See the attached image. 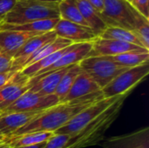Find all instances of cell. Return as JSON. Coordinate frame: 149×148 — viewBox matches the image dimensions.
I'll use <instances>...</instances> for the list:
<instances>
[{
	"label": "cell",
	"mask_w": 149,
	"mask_h": 148,
	"mask_svg": "<svg viewBox=\"0 0 149 148\" xmlns=\"http://www.w3.org/2000/svg\"><path fill=\"white\" fill-rule=\"evenodd\" d=\"M102 92H98L81 99L68 102H60L44 111L42 114L32 120L13 134L33 132H53L67 124L76 114L89 105L103 99ZM11 135V134H10Z\"/></svg>",
	"instance_id": "6da1fadb"
},
{
	"label": "cell",
	"mask_w": 149,
	"mask_h": 148,
	"mask_svg": "<svg viewBox=\"0 0 149 148\" xmlns=\"http://www.w3.org/2000/svg\"><path fill=\"white\" fill-rule=\"evenodd\" d=\"M128 94L121 95L99 117L90 122L81 131L71 136L69 142L63 148H86L95 146L103 140L106 132L118 118L123 103Z\"/></svg>",
	"instance_id": "7a4b0ae2"
},
{
	"label": "cell",
	"mask_w": 149,
	"mask_h": 148,
	"mask_svg": "<svg viewBox=\"0 0 149 148\" xmlns=\"http://www.w3.org/2000/svg\"><path fill=\"white\" fill-rule=\"evenodd\" d=\"M58 3H45L36 0H17L7 14L3 24H24L34 21L59 18Z\"/></svg>",
	"instance_id": "3957f363"
},
{
	"label": "cell",
	"mask_w": 149,
	"mask_h": 148,
	"mask_svg": "<svg viewBox=\"0 0 149 148\" xmlns=\"http://www.w3.org/2000/svg\"><path fill=\"white\" fill-rule=\"evenodd\" d=\"M100 17L106 25L134 31V24L142 15L127 0H103Z\"/></svg>",
	"instance_id": "277c9868"
},
{
	"label": "cell",
	"mask_w": 149,
	"mask_h": 148,
	"mask_svg": "<svg viewBox=\"0 0 149 148\" xmlns=\"http://www.w3.org/2000/svg\"><path fill=\"white\" fill-rule=\"evenodd\" d=\"M79 65L101 90L118 75L129 69L118 65L107 57H87Z\"/></svg>",
	"instance_id": "5b68a950"
},
{
	"label": "cell",
	"mask_w": 149,
	"mask_h": 148,
	"mask_svg": "<svg viewBox=\"0 0 149 148\" xmlns=\"http://www.w3.org/2000/svg\"><path fill=\"white\" fill-rule=\"evenodd\" d=\"M149 73V63L129 68L118 75L101 92L105 99L129 94Z\"/></svg>",
	"instance_id": "8992f818"
},
{
	"label": "cell",
	"mask_w": 149,
	"mask_h": 148,
	"mask_svg": "<svg viewBox=\"0 0 149 148\" xmlns=\"http://www.w3.org/2000/svg\"><path fill=\"white\" fill-rule=\"evenodd\" d=\"M119 97L120 96L108 99L103 98L89 105L78 114H76L67 124H65L64 126L57 130L55 133L69 134L71 136L75 135L79 131H81L85 126H86L90 122H92L93 120L99 117L107 108H109L118 99Z\"/></svg>",
	"instance_id": "52a82bcc"
},
{
	"label": "cell",
	"mask_w": 149,
	"mask_h": 148,
	"mask_svg": "<svg viewBox=\"0 0 149 148\" xmlns=\"http://www.w3.org/2000/svg\"><path fill=\"white\" fill-rule=\"evenodd\" d=\"M58 103H60V101L55 94L43 95L28 90L3 113L39 112L46 110Z\"/></svg>",
	"instance_id": "ba28073f"
},
{
	"label": "cell",
	"mask_w": 149,
	"mask_h": 148,
	"mask_svg": "<svg viewBox=\"0 0 149 148\" xmlns=\"http://www.w3.org/2000/svg\"><path fill=\"white\" fill-rule=\"evenodd\" d=\"M129 51H149V50L119 40L97 38L92 43V50L87 57H112Z\"/></svg>",
	"instance_id": "9c48e42d"
},
{
	"label": "cell",
	"mask_w": 149,
	"mask_h": 148,
	"mask_svg": "<svg viewBox=\"0 0 149 148\" xmlns=\"http://www.w3.org/2000/svg\"><path fill=\"white\" fill-rule=\"evenodd\" d=\"M53 31L57 37L69 40L73 44L93 42L97 38H99L91 28L61 18H59L58 22L55 25Z\"/></svg>",
	"instance_id": "30bf717a"
},
{
	"label": "cell",
	"mask_w": 149,
	"mask_h": 148,
	"mask_svg": "<svg viewBox=\"0 0 149 148\" xmlns=\"http://www.w3.org/2000/svg\"><path fill=\"white\" fill-rule=\"evenodd\" d=\"M92 43L93 42H86V43L71 44L68 50L63 54V56L58 61H56L53 65H52L48 68L41 71L35 77L79 64L90 53L92 50Z\"/></svg>",
	"instance_id": "8fae6325"
},
{
	"label": "cell",
	"mask_w": 149,
	"mask_h": 148,
	"mask_svg": "<svg viewBox=\"0 0 149 148\" xmlns=\"http://www.w3.org/2000/svg\"><path fill=\"white\" fill-rule=\"evenodd\" d=\"M57 38L55 32L49 31L46 33L39 34L35 37L30 38L14 55L13 57V65H12V72H19L26 60L34 54L37 51H38L41 47L54 40Z\"/></svg>",
	"instance_id": "7c38bea8"
},
{
	"label": "cell",
	"mask_w": 149,
	"mask_h": 148,
	"mask_svg": "<svg viewBox=\"0 0 149 148\" xmlns=\"http://www.w3.org/2000/svg\"><path fill=\"white\" fill-rule=\"evenodd\" d=\"M28 78L17 72L12 79L0 87V113L4 112L22 94L28 91Z\"/></svg>",
	"instance_id": "4fadbf2b"
},
{
	"label": "cell",
	"mask_w": 149,
	"mask_h": 148,
	"mask_svg": "<svg viewBox=\"0 0 149 148\" xmlns=\"http://www.w3.org/2000/svg\"><path fill=\"white\" fill-rule=\"evenodd\" d=\"M44 111L0 113V134L3 137L13 134L21 127L24 126L32 120L42 114Z\"/></svg>",
	"instance_id": "5bb4252c"
},
{
	"label": "cell",
	"mask_w": 149,
	"mask_h": 148,
	"mask_svg": "<svg viewBox=\"0 0 149 148\" xmlns=\"http://www.w3.org/2000/svg\"><path fill=\"white\" fill-rule=\"evenodd\" d=\"M68 69L69 67L59 69L28 79V90L43 95L54 94L60 79Z\"/></svg>",
	"instance_id": "9a60e30c"
},
{
	"label": "cell",
	"mask_w": 149,
	"mask_h": 148,
	"mask_svg": "<svg viewBox=\"0 0 149 148\" xmlns=\"http://www.w3.org/2000/svg\"><path fill=\"white\" fill-rule=\"evenodd\" d=\"M39 35L38 33L0 30V49L11 58L17 51L32 37Z\"/></svg>",
	"instance_id": "2e32d148"
},
{
	"label": "cell",
	"mask_w": 149,
	"mask_h": 148,
	"mask_svg": "<svg viewBox=\"0 0 149 148\" xmlns=\"http://www.w3.org/2000/svg\"><path fill=\"white\" fill-rule=\"evenodd\" d=\"M105 148H149L148 128L110 139L106 142Z\"/></svg>",
	"instance_id": "e0dca14e"
},
{
	"label": "cell",
	"mask_w": 149,
	"mask_h": 148,
	"mask_svg": "<svg viewBox=\"0 0 149 148\" xmlns=\"http://www.w3.org/2000/svg\"><path fill=\"white\" fill-rule=\"evenodd\" d=\"M100 91L101 89L93 81V79L81 70V72L76 78L72 88L62 102H68L81 99Z\"/></svg>",
	"instance_id": "ac0fdd59"
},
{
	"label": "cell",
	"mask_w": 149,
	"mask_h": 148,
	"mask_svg": "<svg viewBox=\"0 0 149 148\" xmlns=\"http://www.w3.org/2000/svg\"><path fill=\"white\" fill-rule=\"evenodd\" d=\"M54 135L55 133L53 132L24 133L21 134H11L9 136H5L2 139L0 142L8 145L10 147L17 148L46 142Z\"/></svg>",
	"instance_id": "d6986e66"
},
{
	"label": "cell",
	"mask_w": 149,
	"mask_h": 148,
	"mask_svg": "<svg viewBox=\"0 0 149 148\" xmlns=\"http://www.w3.org/2000/svg\"><path fill=\"white\" fill-rule=\"evenodd\" d=\"M75 2L88 26L99 37L100 33L107 27L102 20L100 13L98 12L97 10L86 0H75Z\"/></svg>",
	"instance_id": "ffe728a7"
},
{
	"label": "cell",
	"mask_w": 149,
	"mask_h": 148,
	"mask_svg": "<svg viewBox=\"0 0 149 148\" xmlns=\"http://www.w3.org/2000/svg\"><path fill=\"white\" fill-rule=\"evenodd\" d=\"M59 18L45 19L39 21H34L24 24H2L0 25V30H9V31H17L43 34L49 31H52L55 25L58 22Z\"/></svg>",
	"instance_id": "44dd1931"
},
{
	"label": "cell",
	"mask_w": 149,
	"mask_h": 148,
	"mask_svg": "<svg viewBox=\"0 0 149 148\" xmlns=\"http://www.w3.org/2000/svg\"><path fill=\"white\" fill-rule=\"evenodd\" d=\"M73 43H72L69 40H66L65 38L57 37L54 40H52L50 43L46 44L45 45L41 47L38 51H37L34 54H32L26 60V62L24 64L22 69H24V67H27V66L39 61L40 59H42L44 58H46V57L52 55V53H54V52H56L58 51H60V50H62V49H64V48H65V47H67V46H69V45H71Z\"/></svg>",
	"instance_id": "7402d4cb"
},
{
	"label": "cell",
	"mask_w": 149,
	"mask_h": 148,
	"mask_svg": "<svg viewBox=\"0 0 149 148\" xmlns=\"http://www.w3.org/2000/svg\"><path fill=\"white\" fill-rule=\"evenodd\" d=\"M99 38H105V39L119 40L145 48L141 41L139 39V38L136 36V34L134 31L120 27L108 26L100 33Z\"/></svg>",
	"instance_id": "603a6c76"
},
{
	"label": "cell",
	"mask_w": 149,
	"mask_h": 148,
	"mask_svg": "<svg viewBox=\"0 0 149 148\" xmlns=\"http://www.w3.org/2000/svg\"><path fill=\"white\" fill-rule=\"evenodd\" d=\"M107 58L118 65L126 68H133L148 63L149 51H129Z\"/></svg>",
	"instance_id": "cb8c5ba5"
},
{
	"label": "cell",
	"mask_w": 149,
	"mask_h": 148,
	"mask_svg": "<svg viewBox=\"0 0 149 148\" xmlns=\"http://www.w3.org/2000/svg\"><path fill=\"white\" fill-rule=\"evenodd\" d=\"M58 8L59 12V18L89 27L82 17L75 0H61L58 4Z\"/></svg>",
	"instance_id": "d4e9b609"
},
{
	"label": "cell",
	"mask_w": 149,
	"mask_h": 148,
	"mask_svg": "<svg viewBox=\"0 0 149 148\" xmlns=\"http://www.w3.org/2000/svg\"><path fill=\"white\" fill-rule=\"evenodd\" d=\"M80 72H81V68L78 64L70 66L69 69L66 71V72L63 75L54 92L55 96L58 99L60 102L64 100V99L69 92L70 89L72 88L76 78Z\"/></svg>",
	"instance_id": "484cf974"
},
{
	"label": "cell",
	"mask_w": 149,
	"mask_h": 148,
	"mask_svg": "<svg viewBox=\"0 0 149 148\" xmlns=\"http://www.w3.org/2000/svg\"><path fill=\"white\" fill-rule=\"evenodd\" d=\"M143 44L144 47L149 50V20L144 16L139 17L133 31Z\"/></svg>",
	"instance_id": "4316f807"
},
{
	"label": "cell",
	"mask_w": 149,
	"mask_h": 148,
	"mask_svg": "<svg viewBox=\"0 0 149 148\" xmlns=\"http://www.w3.org/2000/svg\"><path fill=\"white\" fill-rule=\"evenodd\" d=\"M13 58L0 49V73L12 72Z\"/></svg>",
	"instance_id": "83f0119b"
},
{
	"label": "cell",
	"mask_w": 149,
	"mask_h": 148,
	"mask_svg": "<svg viewBox=\"0 0 149 148\" xmlns=\"http://www.w3.org/2000/svg\"><path fill=\"white\" fill-rule=\"evenodd\" d=\"M17 0H0V25L3 24L5 17L12 10Z\"/></svg>",
	"instance_id": "f1b7e54d"
},
{
	"label": "cell",
	"mask_w": 149,
	"mask_h": 148,
	"mask_svg": "<svg viewBox=\"0 0 149 148\" xmlns=\"http://www.w3.org/2000/svg\"><path fill=\"white\" fill-rule=\"evenodd\" d=\"M130 3L146 18H149L148 0H132Z\"/></svg>",
	"instance_id": "f546056e"
},
{
	"label": "cell",
	"mask_w": 149,
	"mask_h": 148,
	"mask_svg": "<svg viewBox=\"0 0 149 148\" xmlns=\"http://www.w3.org/2000/svg\"><path fill=\"white\" fill-rule=\"evenodd\" d=\"M15 72H4V73H0V87L10 82L13 76L15 75Z\"/></svg>",
	"instance_id": "4dcf8cb0"
},
{
	"label": "cell",
	"mask_w": 149,
	"mask_h": 148,
	"mask_svg": "<svg viewBox=\"0 0 149 148\" xmlns=\"http://www.w3.org/2000/svg\"><path fill=\"white\" fill-rule=\"evenodd\" d=\"M87 2H89L96 10L98 12L101 13L104 8V1L103 0H86Z\"/></svg>",
	"instance_id": "1f68e13d"
},
{
	"label": "cell",
	"mask_w": 149,
	"mask_h": 148,
	"mask_svg": "<svg viewBox=\"0 0 149 148\" xmlns=\"http://www.w3.org/2000/svg\"><path fill=\"white\" fill-rule=\"evenodd\" d=\"M45 145V142H44V143H40V144H37V145L26 146V147H17V148H44Z\"/></svg>",
	"instance_id": "d6a6232c"
},
{
	"label": "cell",
	"mask_w": 149,
	"mask_h": 148,
	"mask_svg": "<svg viewBox=\"0 0 149 148\" xmlns=\"http://www.w3.org/2000/svg\"><path fill=\"white\" fill-rule=\"evenodd\" d=\"M39 2H45V3H59L61 0H36Z\"/></svg>",
	"instance_id": "836d02e7"
},
{
	"label": "cell",
	"mask_w": 149,
	"mask_h": 148,
	"mask_svg": "<svg viewBox=\"0 0 149 148\" xmlns=\"http://www.w3.org/2000/svg\"><path fill=\"white\" fill-rule=\"evenodd\" d=\"M0 148H11V147H10L8 145H6V144H4V143L0 142Z\"/></svg>",
	"instance_id": "e575fe53"
},
{
	"label": "cell",
	"mask_w": 149,
	"mask_h": 148,
	"mask_svg": "<svg viewBox=\"0 0 149 148\" xmlns=\"http://www.w3.org/2000/svg\"><path fill=\"white\" fill-rule=\"evenodd\" d=\"M3 136H2V135L0 134V141L2 140V139H3Z\"/></svg>",
	"instance_id": "d590c367"
},
{
	"label": "cell",
	"mask_w": 149,
	"mask_h": 148,
	"mask_svg": "<svg viewBox=\"0 0 149 148\" xmlns=\"http://www.w3.org/2000/svg\"><path fill=\"white\" fill-rule=\"evenodd\" d=\"M127 1H128V2H131V1H132V0H127Z\"/></svg>",
	"instance_id": "8d00e7d4"
}]
</instances>
